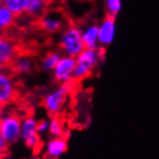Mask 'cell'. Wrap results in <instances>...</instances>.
<instances>
[{
	"mask_svg": "<svg viewBox=\"0 0 159 159\" xmlns=\"http://www.w3.org/2000/svg\"><path fill=\"white\" fill-rule=\"evenodd\" d=\"M103 60V51L85 48L76 57V65L72 72V81H80L89 77L93 70Z\"/></svg>",
	"mask_w": 159,
	"mask_h": 159,
	"instance_id": "6da1fadb",
	"label": "cell"
},
{
	"mask_svg": "<svg viewBox=\"0 0 159 159\" xmlns=\"http://www.w3.org/2000/svg\"><path fill=\"white\" fill-rule=\"evenodd\" d=\"M59 48L64 55L76 58L85 49L80 28L73 25L64 30L59 41Z\"/></svg>",
	"mask_w": 159,
	"mask_h": 159,
	"instance_id": "7a4b0ae2",
	"label": "cell"
},
{
	"mask_svg": "<svg viewBox=\"0 0 159 159\" xmlns=\"http://www.w3.org/2000/svg\"><path fill=\"white\" fill-rule=\"evenodd\" d=\"M72 90V80L63 83L55 91L45 95L43 99V106L51 116H56L60 113L67 97Z\"/></svg>",
	"mask_w": 159,
	"mask_h": 159,
	"instance_id": "3957f363",
	"label": "cell"
},
{
	"mask_svg": "<svg viewBox=\"0 0 159 159\" xmlns=\"http://www.w3.org/2000/svg\"><path fill=\"white\" fill-rule=\"evenodd\" d=\"M16 77L9 69L0 74V103L4 107L15 103L20 98V84L16 82Z\"/></svg>",
	"mask_w": 159,
	"mask_h": 159,
	"instance_id": "277c9868",
	"label": "cell"
},
{
	"mask_svg": "<svg viewBox=\"0 0 159 159\" xmlns=\"http://www.w3.org/2000/svg\"><path fill=\"white\" fill-rule=\"evenodd\" d=\"M22 118L16 112L2 113L0 116V133L8 141L14 144L20 139Z\"/></svg>",
	"mask_w": 159,
	"mask_h": 159,
	"instance_id": "5b68a950",
	"label": "cell"
},
{
	"mask_svg": "<svg viewBox=\"0 0 159 159\" xmlns=\"http://www.w3.org/2000/svg\"><path fill=\"white\" fill-rule=\"evenodd\" d=\"M31 25L45 33L59 32L64 25V18L59 11H46L43 16L31 20Z\"/></svg>",
	"mask_w": 159,
	"mask_h": 159,
	"instance_id": "8992f818",
	"label": "cell"
},
{
	"mask_svg": "<svg viewBox=\"0 0 159 159\" xmlns=\"http://www.w3.org/2000/svg\"><path fill=\"white\" fill-rule=\"evenodd\" d=\"M20 139L31 149H36L40 146L41 137L38 131V120L33 116H26L22 119Z\"/></svg>",
	"mask_w": 159,
	"mask_h": 159,
	"instance_id": "52a82bcc",
	"label": "cell"
},
{
	"mask_svg": "<svg viewBox=\"0 0 159 159\" xmlns=\"http://www.w3.org/2000/svg\"><path fill=\"white\" fill-rule=\"evenodd\" d=\"M76 65V58L70 56H63L53 70L54 81L59 84L72 80V72Z\"/></svg>",
	"mask_w": 159,
	"mask_h": 159,
	"instance_id": "ba28073f",
	"label": "cell"
},
{
	"mask_svg": "<svg viewBox=\"0 0 159 159\" xmlns=\"http://www.w3.org/2000/svg\"><path fill=\"white\" fill-rule=\"evenodd\" d=\"M116 35V17L106 16L98 24V43L100 48H105L113 43Z\"/></svg>",
	"mask_w": 159,
	"mask_h": 159,
	"instance_id": "9c48e42d",
	"label": "cell"
},
{
	"mask_svg": "<svg viewBox=\"0 0 159 159\" xmlns=\"http://www.w3.org/2000/svg\"><path fill=\"white\" fill-rule=\"evenodd\" d=\"M68 149V141L65 137H53L46 143L44 154L48 159H59Z\"/></svg>",
	"mask_w": 159,
	"mask_h": 159,
	"instance_id": "30bf717a",
	"label": "cell"
},
{
	"mask_svg": "<svg viewBox=\"0 0 159 159\" xmlns=\"http://www.w3.org/2000/svg\"><path fill=\"white\" fill-rule=\"evenodd\" d=\"M81 34L85 48L93 50L100 49V45L98 43V24L92 23L87 25L81 30Z\"/></svg>",
	"mask_w": 159,
	"mask_h": 159,
	"instance_id": "8fae6325",
	"label": "cell"
},
{
	"mask_svg": "<svg viewBox=\"0 0 159 159\" xmlns=\"http://www.w3.org/2000/svg\"><path fill=\"white\" fill-rule=\"evenodd\" d=\"M50 2L51 0H30L26 11L22 16L30 17L31 20H36V18L43 16L46 11H48Z\"/></svg>",
	"mask_w": 159,
	"mask_h": 159,
	"instance_id": "7c38bea8",
	"label": "cell"
},
{
	"mask_svg": "<svg viewBox=\"0 0 159 159\" xmlns=\"http://www.w3.org/2000/svg\"><path fill=\"white\" fill-rule=\"evenodd\" d=\"M29 1L30 0H2V5H4L17 20L25 13Z\"/></svg>",
	"mask_w": 159,
	"mask_h": 159,
	"instance_id": "4fadbf2b",
	"label": "cell"
},
{
	"mask_svg": "<svg viewBox=\"0 0 159 159\" xmlns=\"http://www.w3.org/2000/svg\"><path fill=\"white\" fill-rule=\"evenodd\" d=\"M16 18L6 7L0 6V33L5 32L16 24Z\"/></svg>",
	"mask_w": 159,
	"mask_h": 159,
	"instance_id": "5bb4252c",
	"label": "cell"
},
{
	"mask_svg": "<svg viewBox=\"0 0 159 159\" xmlns=\"http://www.w3.org/2000/svg\"><path fill=\"white\" fill-rule=\"evenodd\" d=\"M62 57L63 55L61 51H51L46 53L41 61V69L43 70H53Z\"/></svg>",
	"mask_w": 159,
	"mask_h": 159,
	"instance_id": "9a60e30c",
	"label": "cell"
},
{
	"mask_svg": "<svg viewBox=\"0 0 159 159\" xmlns=\"http://www.w3.org/2000/svg\"><path fill=\"white\" fill-rule=\"evenodd\" d=\"M53 137H63L65 133V129L62 120L58 118H52L49 121V131Z\"/></svg>",
	"mask_w": 159,
	"mask_h": 159,
	"instance_id": "2e32d148",
	"label": "cell"
},
{
	"mask_svg": "<svg viewBox=\"0 0 159 159\" xmlns=\"http://www.w3.org/2000/svg\"><path fill=\"white\" fill-rule=\"evenodd\" d=\"M105 9L107 16H117L121 9V0H105Z\"/></svg>",
	"mask_w": 159,
	"mask_h": 159,
	"instance_id": "e0dca14e",
	"label": "cell"
},
{
	"mask_svg": "<svg viewBox=\"0 0 159 159\" xmlns=\"http://www.w3.org/2000/svg\"><path fill=\"white\" fill-rule=\"evenodd\" d=\"M38 131L40 134H43L49 131V121L42 120H38Z\"/></svg>",
	"mask_w": 159,
	"mask_h": 159,
	"instance_id": "ac0fdd59",
	"label": "cell"
},
{
	"mask_svg": "<svg viewBox=\"0 0 159 159\" xmlns=\"http://www.w3.org/2000/svg\"><path fill=\"white\" fill-rule=\"evenodd\" d=\"M9 145L10 144L8 143V141L4 138V136L0 133V157H2L4 154L7 153Z\"/></svg>",
	"mask_w": 159,
	"mask_h": 159,
	"instance_id": "d6986e66",
	"label": "cell"
},
{
	"mask_svg": "<svg viewBox=\"0 0 159 159\" xmlns=\"http://www.w3.org/2000/svg\"><path fill=\"white\" fill-rule=\"evenodd\" d=\"M3 109H4V106L1 103H0V116H1L2 113H3Z\"/></svg>",
	"mask_w": 159,
	"mask_h": 159,
	"instance_id": "ffe728a7",
	"label": "cell"
},
{
	"mask_svg": "<svg viewBox=\"0 0 159 159\" xmlns=\"http://www.w3.org/2000/svg\"><path fill=\"white\" fill-rule=\"evenodd\" d=\"M2 42H3V36H2V33H0V46L2 44Z\"/></svg>",
	"mask_w": 159,
	"mask_h": 159,
	"instance_id": "44dd1931",
	"label": "cell"
}]
</instances>
